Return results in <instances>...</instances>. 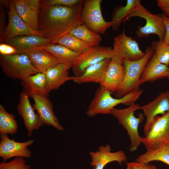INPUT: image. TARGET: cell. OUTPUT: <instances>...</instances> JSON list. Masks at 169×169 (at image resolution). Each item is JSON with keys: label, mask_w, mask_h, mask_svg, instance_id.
I'll return each instance as SVG.
<instances>
[{"label": "cell", "mask_w": 169, "mask_h": 169, "mask_svg": "<svg viewBox=\"0 0 169 169\" xmlns=\"http://www.w3.org/2000/svg\"><path fill=\"white\" fill-rule=\"evenodd\" d=\"M84 0L72 7L54 5L41 7L38 31L52 44L83 24L81 13Z\"/></svg>", "instance_id": "obj_1"}, {"label": "cell", "mask_w": 169, "mask_h": 169, "mask_svg": "<svg viewBox=\"0 0 169 169\" xmlns=\"http://www.w3.org/2000/svg\"><path fill=\"white\" fill-rule=\"evenodd\" d=\"M143 92V90H140L129 93L121 98H114L111 96V92L100 86L89 105L86 114L90 117L100 114H110L114 107L118 105L129 106L134 104Z\"/></svg>", "instance_id": "obj_2"}, {"label": "cell", "mask_w": 169, "mask_h": 169, "mask_svg": "<svg viewBox=\"0 0 169 169\" xmlns=\"http://www.w3.org/2000/svg\"><path fill=\"white\" fill-rule=\"evenodd\" d=\"M154 52L152 47L148 46L145 50V55L141 59L134 61L124 60L125 76L120 88L115 92L116 98H121L129 93L140 90L141 76Z\"/></svg>", "instance_id": "obj_3"}, {"label": "cell", "mask_w": 169, "mask_h": 169, "mask_svg": "<svg viewBox=\"0 0 169 169\" xmlns=\"http://www.w3.org/2000/svg\"><path fill=\"white\" fill-rule=\"evenodd\" d=\"M140 106L134 104L123 109H114L110 114L118 120L119 124L126 130L129 137L131 144L129 151L133 152L136 151L141 143V136L138 132L139 124L143 119L142 115L136 117L134 115L136 111L139 110Z\"/></svg>", "instance_id": "obj_4"}, {"label": "cell", "mask_w": 169, "mask_h": 169, "mask_svg": "<svg viewBox=\"0 0 169 169\" xmlns=\"http://www.w3.org/2000/svg\"><path fill=\"white\" fill-rule=\"evenodd\" d=\"M0 65L3 72L8 76L22 80L40 73L33 64L28 54L17 53L0 55Z\"/></svg>", "instance_id": "obj_5"}, {"label": "cell", "mask_w": 169, "mask_h": 169, "mask_svg": "<svg viewBox=\"0 0 169 169\" xmlns=\"http://www.w3.org/2000/svg\"><path fill=\"white\" fill-rule=\"evenodd\" d=\"M138 17L145 19L146 23L143 26H138L136 33L139 38L147 37L151 34L158 35L159 41L162 42L166 34V28L162 14H153L141 3L130 13L123 21L125 23L129 18Z\"/></svg>", "instance_id": "obj_6"}, {"label": "cell", "mask_w": 169, "mask_h": 169, "mask_svg": "<svg viewBox=\"0 0 169 169\" xmlns=\"http://www.w3.org/2000/svg\"><path fill=\"white\" fill-rule=\"evenodd\" d=\"M141 142L147 151L169 144V111L154 118L147 134L141 137Z\"/></svg>", "instance_id": "obj_7"}, {"label": "cell", "mask_w": 169, "mask_h": 169, "mask_svg": "<svg viewBox=\"0 0 169 169\" xmlns=\"http://www.w3.org/2000/svg\"><path fill=\"white\" fill-rule=\"evenodd\" d=\"M112 50L113 55L111 59L122 64L125 60H137L145 54L134 38L127 36L124 32L114 37Z\"/></svg>", "instance_id": "obj_8"}, {"label": "cell", "mask_w": 169, "mask_h": 169, "mask_svg": "<svg viewBox=\"0 0 169 169\" xmlns=\"http://www.w3.org/2000/svg\"><path fill=\"white\" fill-rule=\"evenodd\" d=\"M102 2L101 0H84L81 16L83 24L99 34H104L111 25V22L105 21L103 17Z\"/></svg>", "instance_id": "obj_9"}, {"label": "cell", "mask_w": 169, "mask_h": 169, "mask_svg": "<svg viewBox=\"0 0 169 169\" xmlns=\"http://www.w3.org/2000/svg\"><path fill=\"white\" fill-rule=\"evenodd\" d=\"M112 49L99 45L90 47L77 57L72 68L75 76L81 75L89 66L98 63L105 59H111Z\"/></svg>", "instance_id": "obj_10"}, {"label": "cell", "mask_w": 169, "mask_h": 169, "mask_svg": "<svg viewBox=\"0 0 169 169\" xmlns=\"http://www.w3.org/2000/svg\"><path fill=\"white\" fill-rule=\"evenodd\" d=\"M7 11L8 20L3 43H5L13 38L18 36L36 35L44 37L38 31H35L30 28L18 15L13 0H10V6Z\"/></svg>", "instance_id": "obj_11"}, {"label": "cell", "mask_w": 169, "mask_h": 169, "mask_svg": "<svg viewBox=\"0 0 169 169\" xmlns=\"http://www.w3.org/2000/svg\"><path fill=\"white\" fill-rule=\"evenodd\" d=\"M0 139V157L3 161L13 157L28 158L31 157L32 152L28 147L33 144V140L17 142L10 139L7 134L1 135Z\"/></svg>", "instance_id": "obj_12"}, {"label": "cell", "mask_w": 169, "mask_h": 169, "mask_svg": "<svg viewBox=\"0 0 169 169\" xmlns=\"http://www.w3.org/2000/svg\"><path fill=\"white\" fill-rule=\"evenodd\" d=\"M146 116V122L144 127V136L148 133L154 118L160 114L163 115L169 111V91L161 93L149 103L140 106Z\"/></svg>", "instance_id": "obj_13"}, {"label": "cell", "mask_w": 169, "mask_h": 169, "mask_svg": "<svg viewBox=\"0 0 169 169\" xmlns=\"http://www.w3.org/2000/svg\"><path fill=\"white\" fill-rule=\"evenodd\" d=\"M31 97L34 102V109L37 111L43 125L52 126L59 131L64 130L54 112L52 102L47 97L34 94Z\"/></svg>", "instance_id": "obj_14"}, {"label": "cell", "mask_w": 169, "mask_h": 169, "mask_svg": "<svg viewBox=\"0 0 169 169\" xmlns=\"http://www.w3.org/2000/svg\"><path fill=\"white\" fill-rule=\"evenodd\" d=\"M28 94L24 91L20 94L19 102L17 109L18 114L22 118L27 131V136H31L33 131L39 129L42 126L37 114L30 102Z\"/></svg>", "instance_id": "obj_15"}, {"label": "cell", "mask_w": 169, "mask_h": 169, "mask_svg": "<svg viewBox=\"0 0 169 169\" xmlns=\"http://www.w3.org/2000/svg\"><path fill=\"white\" fill-rule=\"evenodd\" d=\"M13 1L18 15L30 28L38 31L40 0H13Z\"/></svg>", "instance_id": "obj_16"}, {"label": "cell", "mask_w": 169, "mask_h": 169, "mask_svg": "<svg viewBox=\"0 0 169 169\" xmlns=\"http://www.w3.org/2000/svg\"><path fill=\"white\" fill-rule=\"evenodd\" d=\"M91 157V165L95 169H104L108 163L113 161H117L121 165L127 161V157L122 150L116 152H111V148L109 144L101 146L99 147L98 151H90Z\"/></svg>", "instance_id": "obj_17"}, {"label": "cell", "mask_w": 169, "mask_h": 169, "mask_svg": "<svg viewBox=\"0 0 169 169\" xmlns=\"http://www.w3.org/2000/svg\"><path fill=\"white\" fill-rule=\"evenodd\" d=\"M13 47L17 53L28 54L34 49L51 43L47 38L36 35L18 36L5 43Z\"/></svg>", "instance_id": "obj_18"}, {"label": "cell", "mask_w": 169, "mask_h": 169, "mask_svg": "<svg viewBox=\"0 0 169 169\" xmlns=\"http://www.w3.org/2000/svg\"><path fill=\"white\" fill-rule=\"evenodd\" d=\"M124 67L111 59L109 64L100 86L111 92L117 91L120 88L125 76Z\"/></svg>", "instance_id": "obj_19"}, {"label": "cell", "mask_w": 169, "mask_h": 169, "mask_svg": "<svg viewBox=\"0 0 169 169\" xmlns=\"http://www.w3.org/2000/svg\"><path fill=\"white\" fill-rule=\"evenodd\" d=\"M110 59H105L98 63L89 66L81 75L73 76L72 80L78 84L88 83L100 84L107 70Z\"/></svg>", "instance_id": "obj_20"}, {"label": "cell", "mask_w": 169, "mask_h": 169, "mask_svg": "<svg viewBox=\"0 0 169 169\" xmlns=\"http://www.w3.org/2000/svg\"><path fill=\"white\" fill-rule=\"evenodd\" d=\"M70 69L65 65L60 63L48 69L45 73L48 91L58 89L66 82L72 80L73 76L69 75Z\"/></svg>", "instance_id": "obj_21"}, {"label": "cell", "mask_w": 169, "mask_h": 169, "mask_svg": "<svg viewBox=\"0 0 169 169\" xmlns=\"http://www.w3.org/2000/svg\"><path fill=\"white\" fill-rule=\"evenodd\" d=\"M169 70L168 66L159 62L154 54L147 64L142 74L140 84L168 77Z\"/></svg>", "instance_id": "obj_22"}, {"label": "cell", "mask_w": 169, "mask_h": 169, "mask_svg": "<svg viewBox=\"0 0 169 169\" xmlns=\"http://www.w3.org/2000/svg\"><path fill=\"white\" fill-rule=\"evenodd\" d=\"M28 55L33 64L43 73L45 74L48 69L62 63L50 53L40 47Z\"/></svg>", "instance_id": "obj_23"}, {"label": "cell", "mask_w": 169, "mask_h": 169, "mask_svg": "<svg viewBox=\"0 0 169 169\" xmlns=\"http://www.w3.org/2000/svg\"><path fill=\"white\" fill-rule=\"evenodd\" d=\"M21 85L29 97L34 94L47 97L49 95L44 73H39L29 76L21 80Z\"/></svg>", "instance_id": "obj_24"}, {"label": "cell", "mask_w": 169, "mask_h": 169, "mask_svg": "<svg viewBox=\"0 0 169 169\" xmlns=\"http://www.w3.org/2000/svg\"><path fill=\"white\" fill-rule=\"evenodd\" d=\"M40 48L50 53L69 69L72 67L80 54L58 44L50 43Z\"/></svg>", "instance_id": "obj_25"}, {"label": "cell", "mask_w": 169, "mask_h": 169, "mask_svg": "<svg viewBox=\"0 0 169 169\" xmlns=\"http://www.w3.org/2000/svg\"><path fill=\"white\" fill-rule=\"evenodd\" d=\"M141 3L140 0H128L125 6L117 8L112 15L111 27L117 30L126 17Z\"/></svg>", "instance_id": "obj_26"}, {"label": "cell", "mask_w": 169, "mask_h": 169, "mask_svg": "<svg viewBox=\"0 0 169 169\" xmlns=\"http://www.w3.org/2000/svg\"><path fill=\"white\" fill-rule=\"evenodd\" d=\"M154 161H159L169 166V144L150 151H146L138 156L135 161L141 163H149Z\"/></svg>", "instance_id": "obj_27"}, {"label": "cell", "mask_w": 169, "mask_h": 169, "mask_svg": "<svg viewBox=\"0 0 169 169\" xmlns=\"http://www.w3.org/2000/svg\"><path fill=\"white\" fill-rule=\"evenodd\" d=\"M18 127L14 115L8 112L3 106L0 105V135L15 134Z\"/></svg>", "instance_id": "obj_28"}, {"label": "cell", "mask_w": 169, "mask_h": 169, "mask_svg": "<svg viewBox=\"0 0 169 169\" xmlns=\"http://www.w3.org/2000/svg\"><path fill=\"white\" fill-rule=\"evenodd\" d=\"M69 33L91 47L99 45L102 40L100 34L92 31L83 24L79 25Z\"/></svg>", "instance_id": "obj_29"}, {"label": "cell", "mask_w": 169, "mask_h": 169, "mask_svg": "<svg viewBox=\"0 0 169 169\" xmlns=\"http://www.w3.org/2000/svg\"><path fill=\"white\" fill-rule=\"evenodd\" d=\"M57 44L80 54L83 53L91 47L87 44L70 33L62 37Z\"/></svg>", "instance_id": "obj_30"}, {"label": "cell", "mask_w": 169, "mask_h": 169, "mask_svg": "<svg viewBox=\"0 0 169 169\" xmlns=\"http://www.w3.org/2000/svg\"><path fill=\"white\" fill-rule=\"evenodd\" d=\"M151 47L155 52L154 55L161 63L169 65V45H163L159 40L152 41Z\"/></svg>", "instance_id": "obj_31"}, {"label": "cell", "mask_w": 169, "mask_h": 169, "mask_svg": "<svg viewBox=\"0 0 169 169\" xmlns=\"http://www.w3.org/2000/svg\"><path fill=\"white\" fill-rule=\"evenodd\" d=\"M30 166L26 164L24 157H16L9 162L5 161L0 163V169H30Z\"/></svg>", "instance_id": "obj_32"}, {"label": "cell", "mask_w": 169, "mask_h": 169, "mask_svg": "<svg viewBox=\"0 0 169 169\" xmlns=\"http://www.w3.org/2000/svg\"><path fill=\"white\" fill-rule=\"evenodd\" d=\"M81 1V0H40V5L41 7L54 5L72 7L78 5Z\"/></svg>", "instance_id": "obj_33"}, {"label": "cell", "mask_w": 169, "mask_h": 169, "mask_svg": "<svg viewBox=\"0 0 169 169\" xmlns=\"http://www.w3.org/2000/svg\"><path fill=\"white\" fill-rule=\"evenodd\" d=\"M6 13L3 5H0V43H3L6 30Z\"/></svg>", "instance_id": "obj_34"}, {"label": "cell", "mask_w": 169, "mask_h": 169, "mask_svg": "<svg viewBox=\"0 0 169 169\" xmlns=\"http://www.w3.org/2000/svg\"><path fill=\"white\" fill-rule=\"evenodd\" d=\"M126 169H157L154 165L149 163H141L134 161L127 162Z\"/></svg>", "instance_id": "obj_35"}, {"label": "cell", "mask_w": 169, "mask_h": 169, "mask_svg": "<svg viewBox=\"0 0 169 169\" xmlns=\"http://www.w3.org/2000/svg\"><path fill=\"white\" fill-rule=\"evenodd\" d=\"M17 53V50L12 46L6 43H0V55H10Z\"/></svg>", "instance_id": "obj_36"}, {"label": "cell", "mask_w": 169, "mask_h": 169, "mask_svg": "<svg viewBox=\"0 0 169 169\" xmlns=\"http://www.w3.org/2000/svg\"><path fill=\"white\" fill-rule=\"evenodd\" d=\"M164 23L166 28V34L163 41L161 42L163 45H169V17L164 14H162Z\"/></svg>", "instance_id": "obj_37"}, {"label": "cell", "mask_w": 169, "mask_h": 169, "mask_svg": "<svg viewBox=\"0 0 169 169\" xmlns=\"http://www.w3.org/2000/svg\"><path fill=\"white\" fill-rule=\"evenodd\" d=\"M157 3L164 14L169 17V0H157Z\"/></svg>", "instance_id": "obj_38"}, {"label": "cell", "mask_w": 169, "mask_h": 169, "mask_svg": "<svg viewBox=\"0 0 169 169\" xmlns=\"http://www.w3.org/2000/svg\"><path fill=\"white\" fill-rule=\"evenodd\" d=\"M10 0H1L0 1V4L3 6H4L6 7L7 9H9L10 6Z\"/></svg>", "instance_id": "obj_39"}, {"label": "cell", "mask_w": 169, "mask_h": 169, "mask_svg": "<svg viewBox=\"0 0 169 169\" xmlns=\"http://www.w3.org/2000/svg\"><path fill=\"white\" fill-rule=\"evenodd\" d=\"M167 78H168V79H169V74H168V77Z\"/></svg>", "instance_id": "obj_40"}]
</instances>
